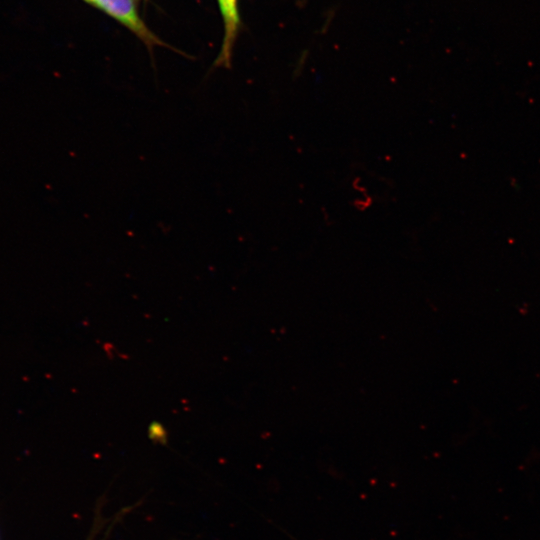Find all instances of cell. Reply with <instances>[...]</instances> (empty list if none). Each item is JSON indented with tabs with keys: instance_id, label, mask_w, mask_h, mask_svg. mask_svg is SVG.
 Listing matches in <instances>:
<instances>
[{
	"instance_id": "2",
	"label": "cell",
	"mask_w": 540,
	"mask_h": 540,
	"mask_svg": "<svg viewBox=\"0 0 540 540\" xmlns=\"http://www.w3.org/2000/svg\"><path fill=\"white\" fill-rule=\"evenodd\" d=\"M224 24V37L213 68H231L232 53L238 35L240 16L238 0H217Z\"/></svg>"
},
{
	"instance_id": "1",
	"label": "cell",
	"mask_w": 540,
	"mask_h": 540,
	"mask_svg": "<svg viewBox=\"0 0 540 540\" xmlns=\"http://www.w3.org/2000/svg\"><path fill=\"white\" fill-rule=\"evenodd\" d=\"M108 14L134 33L150 50L163 46V42L145 25L136 9L134 0H84Z\"/></svg>"
}]
</instances>
